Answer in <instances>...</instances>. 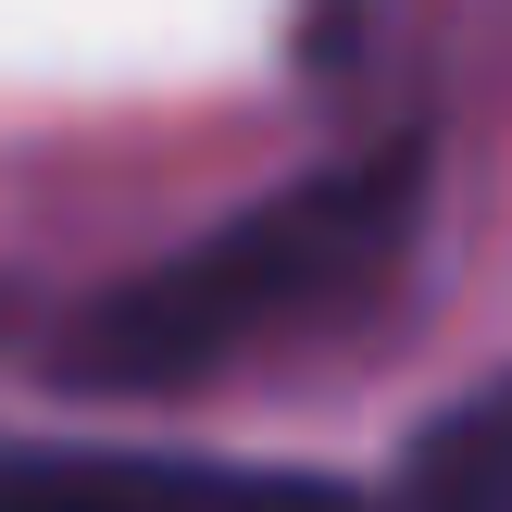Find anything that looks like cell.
<instances>
[{"mask_svg":"<svg viewBox=\"0 0 512 512\" xmlns=\"http://www.w3.org/2000/svg\"><path fill=\"white\" fill-rule=\"evenodd\" d=\"M0 512H363L338 475L150 463V450H0Z\"/></svg>","mask_w":512,"mask_h":512,"instance_id":"cell-2","label":"cell"},{"mask_svg":"<svg viewBox=\"0 0 512 512\" xmlns=\"http://www.w3.org/2000/svg\"><path fill=\"white\" fill-rule=\"evenodd\" d=\"M413 213H425V138L338 150L300 188L250 200L238 225L188 238L175 263H150L113 300H88L75 338H63V375H88V388H188V375L288 338V325H325L400 263Z\"/></svg>","mask_w":512,"mask_h":512,"instance_id":"cell-1","label":"cell"},{"mask_svg":"<svg viewBox=\"0 0 512 512\" xmlns=\"http://www.w3.org/2000/svg\"><path fill=\"white\" fill-rule=\"evenodd\" d=\"M388 512H512V375H488L475 400H450L413 438Z\"/></svg>","mask_w":512,"mask_h":512,"instance_id":"cell-3","label":"cell"}]
</instances>
